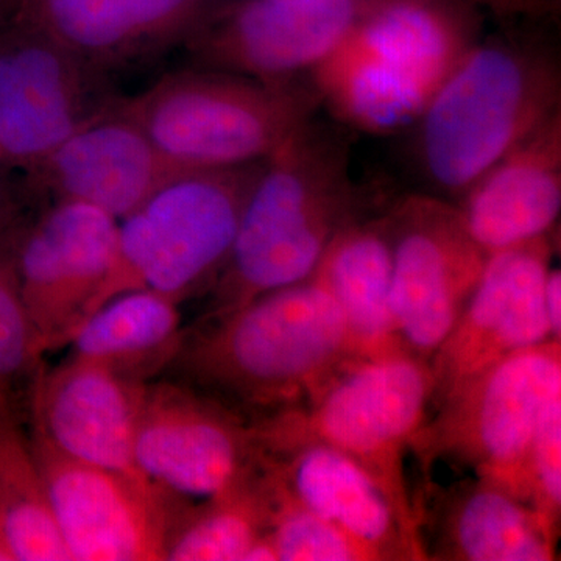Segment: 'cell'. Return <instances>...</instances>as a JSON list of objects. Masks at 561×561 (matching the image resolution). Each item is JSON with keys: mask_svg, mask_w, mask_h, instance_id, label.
<instances>
[{"mask_svg": "<svg viewBox=\"0 0 561 561\" xmlns=\"http://www.w3.org/2000/svg\"><path fill=\"white\" fill-rule=\"evenodd\" d=\"M102 77L25 25L0 38V161L31 171L108 110Z\"/></svg>", "mask_w": 561, "mask_h": 561, "instance_id": "9a60e30c", "label": "cell"}, {"mask_svg": "<svg viewBox=\"0 0 561 561\" xmlns=\"http://www.w3.org/2000/svg\"><path fill=\"white\" fill-rule=\"evenodd\" d=\"M192 171L201 169L173 160L111 105L28 172L55 202L83 203L122 220Z\"/></svg>", "mask_w": 561, "mask_h": 561, "instance_id": "e0dca14e", "label": "cell"}, {"mask_svg": "<svg viewBox=\"0 0 561 561\" xmlns=\"http://www.w3.org/2000/svg\"><path fill=\"white\" fill-rule=\"evenodd\" d=\"M31 440L70 561L165 560L184 497L150 479L70 459L35 432Z\"/></svg>", "mask_w": 561, "mask_h": 561, "instance_id": "30bf717a", "label": "cell"}, {"mask_svg": "<svg viewBox=\"0 0 561 561\" xmlns=\"http://www.w3.org/2000/svg\"><path fill=\"white\" fill-rule=\"evenodd\" d=\"M261 471L271 496L267 537L276 561H381L341 527L295 501L264 468Z\"/></svg>", "mask_w": 561, "mask_h": 561, "instance_id": "484cf974", "label": "cell"}, {"mask_svg": "<svg viewBox=\"0 0 561 561\" xmlns=\"http://www.w3.org/2000/svg\"><path fill=\"white\" fill-rule=\"evenodd\" d=\"M353 362L337 302L309 278L203 321L169 370L257 423L305 408Z\"/></svg>", "mask_w": 561, "mask_h": 561, "instance_id": "6da1fadb", "label": "cell"}, {"mask_svg": "<svg viewBox=\"0 0 561 561\" xmlns=\"http://www.w3.org/2000/svg\"><path fill=\"white\" fill-rule=\"evenodd\" d=\"M18 405L0 400V507L14 561H70Z\"/></svg>", "mask_w": 561, "mask_h": 561, "instance_id": "cb8c5ba5", "label": "cell"}, {"mask_svg": "<svg viewBox=\"0 0 561 561\" xmlns=\"http://www.w3.org/2000/svg\"><path fill=\"white\" fill-rule=\"evenodd\" d=\"M261 467L280 489L370 548L379 560H427L379 483L323 443L262 446Z\"/></svg>", "mask_w": 561, "mask_h": 561, "instance_id": "d6986e66", "label": "cell"}, {"mask_svg": "<svg viewBox=\"0 0 561 561\" xmlns=\"http://www.w3.org/2000/svg\"><path fill=\"white\" fill-rule=\"evenodd\" d=\"M373 0H219L186 43L202 68L264 83L311 79Z\"/></svg>", "mask_w": 561, "mask_h": 561, "instance_id": "7c38bea8", "label": "cell"}, {"mask_svg": "<svg viewBox=\"0 0 561 561\" xmlns=\"http://www.w3.org/2000/svg\"><path fill=\"white\" fill-rule=\"evenodd\" d=\"M147 383L70 356L36 376L28 394L33 432L70 459L146 478L135 440Z\"/></svg>", "mask_w": 561, "mask_h": 561, "instance_id": "2e32d148", "label": "cell"}, {"mask_svg": "<svg viewBox=\"0 0 561 561\" xmlns=\"http://www.w3.org/2000/svg\"><path fill=\"white\" fill-rule=\"evenodd\" d=\"M468 2H470V0H468Z\"/></svg>", "mask_w": 561, "mask_h": 561, "instance_id": "1f68e13d", "label": "cell"}, {"mask_svg": "<svg viewBox=\"0 0 561 561\" xmlns=\"http://www.w3.org/2000/svg\"><path fill=\"white\" fill-rule=\"evenodd\" d=\"M391 245V309L402 345L430 364L481 279L489 254L471 238L459 206L411 194L383 214Z\"/></svg>", "mask_w": 561, "mask_h": 561, "instance_id": "9c48e42d", "label": "cell"}, {"mask_svg": "<svg viewBox=\"0 0 561 561\" xmlns=\"http://www.w3.org/2000/svg\"><path fill=\"white\" fill-rule=\"evenodd\" d=\"M560 389V342L516 351L442 401L411 451L424 467L437 459L457 461L527 502L530 443L546 402Z\"/></svg>", "mask_w": 561, "mask_h": 561, "instance_id": "ba28073f", "label": "cell"}, {"mask_svg": "<svg viewBox=\"0 0 561 561\" xmlns=\"http://www.w3.org/2000/svg\"><path fill=\"white\" fill-rule=\"evenodd\" d=\"M179 300L160 291H125L92 311L69 339L70 356L94 362L131 381L169 370L183 348Z\"/></svg>", "mask_w": 561, "mask_h": 561, "instance_id": "603a6c76", "label": "cell"}, {"mask_svg": "<svg viewBox=\"0 0 561 561\" xmlns=\"http://www.w3.org/2000/svg\"><path fill=\"white\" fill-rule=\"evenodd\" d=\"M432 398L430 364L400 354L353 362L305 408L253 424L261 446L311 440L348 456L379 483L423 545L404 461Z\"/></svg>", "mask_w": 561, "mask_h": 561, "instance_id": "8992f818", "label": "cell"}, {"mask_svg": "<svg viewBox=\"0 0 561 561\" xmlns=\"http://www.w3.org/2000/svg\"><path fill=\"white\" fill-rule=\"evenodd\" d=\"M456 205L489 256L553 234L561 210V113L483 173Z\"/></svg>", "mask_w": 561, "mask_h": 561, "instance_id": "ffe728a7", "label": "cell"}, {"mask_svg": "<svg viewBox=\"0 0 561 561\" xmlns=\"http://www.w3.org/2000/svg\"><path fill=\"white\" fill-rule=\"evenodd\" d=\"M311 278L337 302L354 359L409 354L391 309V245L386 217L365 220L359 216L345 225Z\"/></svg>", "mask_w": 561, "mask_h": 561, "instance_id": "7402d4cb", "label": "cell"}, {"mask_svg": "<svg viewBox=\"0 0 561 561\" xmlns=\"http://www.w3.org/2000/svg\"><path fill=\"white\" fill-rule=\"evenodd\" d=\"M219 0H21L20 24L105 76L186 44Z\"/></svg>", "mask_w": 561, "mask_h": 561, "instance_id": "ac0fdd59", "label": "cell"}, {"mask_svg": "<svg viewBox=\"0 0 561 561\" xmlns=\"http://www.w3.org/2000/svg\"><path fill=\"white\" fill-rule=\"evenodd\" d=\"M44 350L22 300L13 256L0 247V400L31 394Z\"/></svg>", "mask_w": 561, "mask_h": 561, "instance_id": "4316f807", "label": "cell"}, {"mask_svg": "<svg viewBox=\"0 0 561 561\" xmlns=\"http://www.w3.org/2000/svg\"><path fill=\"white\" fill-rule=\"evenodd\" d=\"M415 505L427 560L552 561L557 540L527 502L483 479L427 486Z\"/></svg>", "mask_w": 561, "mask_h": 561, "instance_id": "44dd1931", "label": "cell"}, {"mask_svg": "<svg viewBox=\"0 0 561 561\" xmlns=\"http://www.w3.org/2000/svg\"><path fill=\"white\" fill-rule=\"evenodd\" d=\"M485 10L468 0H373L313 70L321 108L371 135L411 130L435 92L482 38Z\"/></svg>", "mask_w": 561, "mask_h": 561, "instance_id": "277c9868", "label": "cell"}, {"mask_svg": "<svg viewBox=\"0 0 561 561\" xmlns=\"http://www.w3.org/2000/svg\"><path fill=\"white\" fill-rule=\"evenodd\" d=\"M527 502L559 540L561 518V389L542 409L526 465Z\"/></svg>", "mask_w": 561, "mask_h": 561, "instance_id": "83f0119b", "label": "cell"}, {"mask_svg": "<svg viewBox=\"0 0 561 561\" xmlns=\"http://www.w3.org/2000/svg\"><path fill=\"white\" fill-rule=\"evenodd\" d=\"M561 113V61L540 32L483 36L411 128L430 194L459 202L483 173Z\"/></svg>", "mask_w": 561, "mask_h": 561, "instance_id": "3957f363", "label": "cell"}, {"mask_svg": "<svg viewBox=\"0 0 561 561\" xmlns=\"http://www.w3.org/2000/svg\"><path fill=\"white\" fill-rule=\"evenodd\" d=\"M119 220L77 202H55L22 234L13 256L22 300L44 353L68 345L108 275Z\"/></svg>", "mask_w": 561, "mask_h": 561, "instance_id": "5bb4252c", "label": "cell"}, {"mask_svg": "<svg viewBox=\"0 0 561 561\" xmlns=\"http://www.w3.org/2000/svg\"><path fill=\"white\" fill-rule=\"evenodd\" d=\"M7 216H9V203H7L5 194L0 190V230L5 225Z\"/></svg>", "mask_w": 561, "mask_h": 561, "instance_id": "4dcf8cb0", "label": "cell"}, {"mask_svg": "<svg viewBox=\"0 0 561 561\" xmlns=\"http://www.w3.org/2000/svg\"><path fill=\"white\" fill-rule=\"evenodd\" d=\"M357 217L350 140L342 125L313 116L262 164L203 321L311 278L332 239Z\"/></svg>", "mask_w": 561, "mask_h": 561, "instance_id": "7a4b0ae2", "label": "cell"}, {"mask_svg": "<svg viewBox=\"0 0 561 561\" xmlns=\"http://www.w3.org/2000/svg\"><path fill=\"white\" fill-rule=\"evenodd\" d=\"M556 243L553 232L491 254L460 319L430 362L435 405L504 357L553 341L545 284Z\"/></svg>", "mask_w": 561, "mask_h": 561, "instance_id": "4fadbf2b", "label": "cell"}, {"mask_svg": "<svg viewBox=\"0 0 561 561\" xmlns=\"http://www.w3.org/2000/svg\"><path fill=\"white\" fill-rule=\"evenodd\" d=\"M260 456L254 424L216 398L184 382L147 383L135 459L162 490L208 500L247 478Z\"/></svg>", "mask_w": 561, "mask_h": 561, "instance_id": "8fae6325", "label": "cell"}, {"mask_svg": "<svg viewBox=\"0 0 561 561\" xmlns=\"http://www.w3.org/2000/svg\"><path fill=\"white\" fill-rule=\"evenodd\" d=\"M262 164L192 171L119 220L113 264L90 313L130 290L160 291L180 302L209 290L230 256Z\"/></svg>", "mask_w": 561, "mask_h": 561, "instance_id": "52a82bcc", "label": "cell"}, {"mask_svg": "<svg viewBox=\"0 0 561 561\" xmlns=\"http://www.w3.org/2000/svg\"><path fill=\"white\" fill-rule=\"evenodd\" d=\"M116 108L181 164L227 169L267 160L317 116L321 99L311 79L264 83L202 68L164 77Z\"/></svg>", "mask_w": 561, "mask_h": 561, "instance_id": "5b68a950", "label": "cell"}, {"mask_svg": "<svg viewBox=\"0 0 561 561\" xmlns=\"http://www.w3.org/2000/svg\"><path fill=\"white\" fill-rule=\"evenodd\" d=\"M271 496L257 467L224 493L184 508L165 551L168 561H247L267 537Z\"/></svg>", "mask_w": 561, "mask_h": 561, "instance_id": "d4e9b609", "label": "cell"}, {"mask_svg": "<svg viewBox=\"0 0 561 561\" xmlns=\"http://www.w3.org/2000/svg\"><path fill=\"white\" fill-rule=\"evenodd\" d=\"M545 308L553 341H561V273L549 268L545 284Z\"/></svg>", "mask_w": 561, "mask_h": 561, "instance_id": "f1b7e54d", "label": "cell"}, {"mask_svg": "<svg viewBox=\"0 0 561 561\" xmlns=\"http://www.w3.org/2000/svg\"><path fill=\"white\" fill-rule=\"evenodd\" d=\"M0 561H14L13 553H11L9 540H7L2 507H0Z\"/></svg>", "mask_w": 561, "mask_h": 561, "instance_id": "f546056e", "label": "cell"}]
</instances>
